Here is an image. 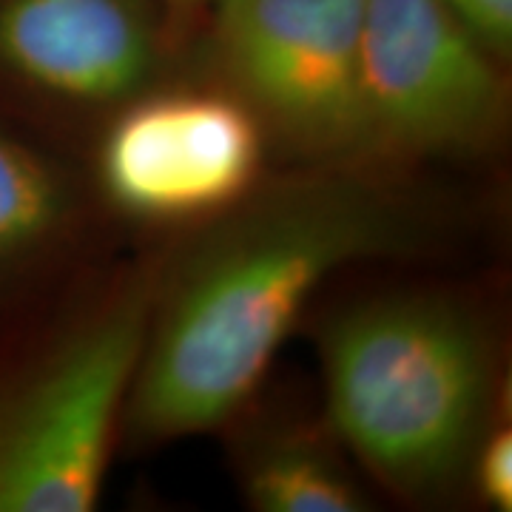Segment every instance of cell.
Instances as JSON below:
<instances>
[{
	"label": "cell",
	"instance_id": "6da1fadb",
	"mask_svg": "<svg viewBox=\"0 0 512 512\" xmlns=\"http://www.w3.org/2000/svg\"><path fill=\"white\" fill-rule=\"evenodd\" d=\"M427 228L424 202L387 165L308 163L256 185L183 256H163L126 439L157 447L228 424L333 276L410 254Z\"/></svg>",
	"mask_w": 512,
	"mask_h": 512
},
{
	"label": "cell",
	"instance_id": "7a4b0ae2",
	"mask_svg": "<svg viewBox=\"0 0 512 512\" xmlns=\"http://www.w3.org/2000/svg\"><path fill=\"white\" fill-rule=\"evenodd\" d=\"M328 427L404 501L467 481L493 424L495 348L476 308L436 291L350 302L319 333Z\"/></svg>",
	"mask_w": 512,
	"mask_h": 512
},
{
	"label": "cell",
	"instance_id": "3957f363",
	"mask_svg": "<svg viewBox=\"0 0 512 512\" xmlns=\"http://www.w3.org/2000/svg\"><path fill=\"white\" fill-rule=\"evenodd\" d=\"M160 274L140 262L43 336L0 339V512L97 507Z\"/></svg>",
	"mask_w": 512,
	"mask_h": 512
},
{
	"label": "cell",
	"instance_id": "277c9868",
	"mask_svg": "<svg viewBox=\"0 0 512 512\" xmlns=\"http://www.w3.org/2000/svg\"><path fill=\"white\" fill-rule=\"evenodd\" d=\"M507 111L504 60L444 0H365V163L404 171L487 154Z\"/></svg>",
	"mask_w": 512,
	"mask_h": 512
},
{
	"label": "cell",
	"instance_id": "5b68a950",
	"mask_svg": "<svg viewBox=\"0 0 512 512\" xmlns=\"http://www.w3.org/2000/svg\"><path fill=\"white\" fill-rule=\"evenodd\" d=\"M211 57L268 137L305 163L365 160V0H211Z\"/></svg>",
	"mask_w": 512,
	"mask_h": 512
},
{
	"label": "cell",
	"instance_id": "8992f818",
	"mask_svg": "<svg viewBox=\"0 0 512 512\" xmlns=\"http://www.w3.org/2000/svg\"><path fill=\"white\" fill-rule=\"evenodd\" d=\"M268 131L222 83L146 89L114 109L97 148L111 208L143 222H208L265 177Z\"/></svg>",
	"mask_w": 512,
	"mask_h": 512
},
{
	"label": "cell",
	"instance_id": "52a82bcc",
	"mask_svg": "<svg viewBox=\"0 0 512 512\" xmlns=\"http://www.w3.org/2000/svg\"><path fill=\"white\" fill-rule=\"evenodd\" d=\"M163 52L157 0H0V106L117 109Z\"/></svg>",
	"mask_w": 512,
	"mask_h": 512
},
{
	"label": "cell",
	"instance_id": "ba28073f",
	"mask_svg": "<svg viewBox=\"0 0 512 512\" xmlns=\"http://www.w3.org/2000/svg\"><path fill=\"white\" fill-rule=\"evenodd\" d=\"M239 487L259 512L370 510V495L330 427L288 424L259 433L239 458Z\"/></svg>",
	"mask_w": 512,
	"mask_h": 512
},
{
	"label": "cell",
	"instance_id": "9c48e42d",
	"mask_svg": "<svg viewBox=\"0 0 512 512\" xmlns=\"http://www.w3.org/2000/svg\"><path fill=\"white\" fill-rule=\"evenodd\" d=\"M74 214L63 168L0 120V313L63 245Z\"/></svg>",
	"mask_w": 512,
	"mask_h": 512
},
{
	"label": "cell",
	"instance_id": "30bf717a",
	"mask_svg": "<svg viewBox=\"0 0 512 512\" xmlns=\"http://www.w3.org/2000/svg\"><path fill=\"white\" fill-rule=\"evenodd\" d=\"M467 481L473 484L478 501L490 510H512V433L510 427H487L478 441Z\"/></svg>",
	"mask_w": 512,
	"mask_h": 512
},
{
	"label": "cell",
	"instance_id": "8fae6325",
	"mask_svg": "<svg viewBox=\"0 0 512 512\" xmlns=\"http://www.w3.org/2000/svg\"><path fill=\"white\" fill-rule=\"evenodd\" d=\"M458 18L476 32L495 55L507 60L512 52V0H444Z\"/></svg>",
	"mask_w": 512,
	"mask_h": 512
},
{
	"label": "cell",
	"instance_id": "7c38bea8",
	"mask_svg": "<svg viewBox=\"0 0 512 512\" xmlns=\"http://www.w3.org/2000/svg\"><path fill=\"white\" fill-rule=\"evenodd\" d=\"M165 3L174 9H200V6H208L211 0H165Z\"/></svg>",
	"mask_w": 512,
	"mask_h": 512
}]
</instances>
